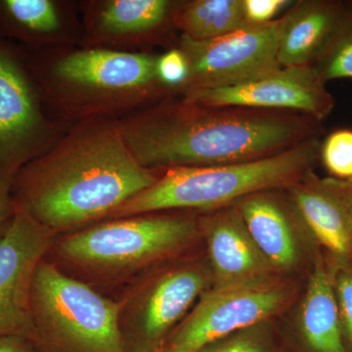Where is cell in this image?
<instances>
[{
    "instance_id": "cell-21",
    "label": "cell",
    "mask_w": 352,
    "mask_h": 352,
    "mask_svg": "<svg viewBox=\"0 0 352 352\" xmlns=\"http://www.w3.org/2000/svg\"><path fill=\"white\" fill-rule=\"evenodd\" d=\"M196 352H277L271 320L241 329L208 342Z\"/></svg>"
},
{
    "instance_id": "cell-12",
    "label": "cell",
    "mask_w": 352,
    "mask_h": 352,
    "mask_svg": "<svg viewBox=\"0 0 352 352\" xmlns=\"http://www.w3.org/2000/svg\"><path fill=\"white\" fill-rule=\"evenodd\" d=\"M12 51L0 41V179L30 163L41 126L31 80Z\"/></svg>"
},
{
    "instance_id": "cell-2",
    "label": "cell",
    "mask_w": 352,
    "mask_h": 352,
    "mask_svg": "<svg viewBox=\"0 0 352 352\" xmlns=\"http://www.w3.org/2000/svg\"><path fill=\"white\" fill-rule=\"evenodd\" d=\"M157 178L122 131L99 129L25 164L14 175L12 195L16 208L57 235L109 217Z\"/></svg>"
},
{
    "instance_id": "cell-25",
    "label": "cell",
    "mask_w": 352,
    "mask_h": 352,
    "mask_svg": "<svg viewBox=\"0 0 352 352\" xmlns=\"http://www.w3.org/2000/svg\"><path fill=\"white\" fill-rule=\"evenodd\" d=\"M289 3L287 0H244L245 18L251 24H266Z\"/></svg>"
},
{
    "instance_id": "cell-28",
    "label": "cell",
    "mask_w": 352,
    "mask_h": 352,
    "mask_svg": "<svg viewBox=\"0 0 352 352\" xmlns=\"http://www.w3.org/2000/svg\"><path fill=\"white\" fill-rule=\"evenodd\" d=\"M151 352H170L168 351V349H166V347H160V349H156V351H153Z\"/></svg>"
},
{
    "instance_id": "cell-16",
    "label": "cell",
    "mask_w": 352,
    "mask_h": 352,
    "mask_svg": "<svg viewBox=\"0 0 352 352\" xmlns=\"http://www.w3.org/2000/svg\"><path fill=\"white\" fill-rule=\"evenodd\" d=\"M157 58L110 50H88L62 60L57 74L76 85L126 89L142 87L157 78Z\"/></svg>"
},
{
    "instance_id": "cell-15",
    "label": "cell",
    "mask_w": 352,
    "mask_h": 352,
    "mask_svg": "<svg viewBox=\"0 0 352 352\" xmlns=\"http://www.w3.org/2000/svg\"><path fill=\"white\" fill-rule=\"evenodd\" d=\"M346 4L302 0L283 16L277 59L283 68L314 65L339 30Z\"/></svg>"
},
{
    "instance_id": "cell-9",
    "label": "cell",
    "mask_w": 352,
    "mask_h": 352,
    "mask_svg": "<svg viewBox=\"0 0 352 352\" xmlns=\"http://www.w3.org/2000/svg\"><path fill=\"white\" fill-rule=\"evenodd\" d=\"M185 103L210 107L287 111L323 122L335 100L314 65L279 68L272 73L228 87L187 89Z\"/></svg>"
},
{
    "instance_id": "cell-13",
    "label": "cell",
    "mask_w": 352,
    "mask_h": 352,
    "mask_svg": "<svg viewBox=\"0 0 352 352\" xmlns=\"http://www.w3.org/2000/svg\"><path fill=\"white\" fill-rule=\"evenodd\" d=\"M281 190L258 192L233 204L252 240L277 274L300 265L305 256L300 239L302 231H308L288 193L283 195Z\"/></svg>"
},
{
    "instance_id": "cell-7",
    "label": "cell",
    "mask_w": 352,
    "mask_h": 352,
    "mask_svg": "<svg viewBox=\"0 0 352 352\" xmlns=\"http://www.w3.org/2000/svg\"><path fill=\"white\" fill-rule=\"evenodd\" d=\"M293 285L275 276L251 283L210 287L164 342L170 352H196L212 340L271 320L293 298Z\"/></svg>"
},
{
    "instance_id": "cell-22",
    "label": "cell",
    "mask_w": 352,
    "mask_h": 352,
    "mask_svg": "<svg viewBox=\"0 0 352 352\" xmlns=\"http://www.w3.org/2000/svg\"><path fill=\"white\" fill-rule=\"evenodd\" d=\"M320 161L332 177L352 182V131L339 129L322 142Z\"/></svg>"
},
{
    "instance_id": "cell-6",
    "label": "cell",
    "mask_w": 352,
    "mask_h": 352,
    "mask_svg": "<svg viewBox=\"0 0 352 352\" xmlns=\"http://www.w3.org/2000/svg\"><path fill=\"white\" fill-rule=\"evenodd\" d=\"M212 286L208 261L200 259H175L132 280L116 300L124 351L151 352L163 347Z\"/></svg>"
},
{
    "instance_id": "cell-17",
    "label": "cell",
    "mask_w": 352,
    "mask_h": 352,
    "mask_svg": "<svg viewBox=\"0 0 352 352\" xmlns=\"http://www.w3.org/2000/svg\"><path fill=\"white\" fill-rule=\"evenodd\" d=\"M298 332L308 352H349L333 289V272L316 256L298 314Z\"/></svg>"
},
{
    "instance_id": "cell-26",
    "label": "cell",
    "mask_w": 352,
    "mask_h": 352,
    "mask_svg": "<svg viewBox=\"0 0 352 352\" xmlns=\"http://www.w3.org/2000/svg\"><path fill=\"white\" fill-rule=\"evenodd\" d=\"M14 176L0 179V236L6 231L15 214L16 207L12 195Z\"/></svg>"
},
{
    "instance_id": "cell-10",
    "label": "cell",
    "mask_w": 352,
    "mask_h": 352,
    "mask_svg": "<svg viewBox=\"0 0 352 352\" xmlns=\"http://www.w3.org/2000/svg\"><path fill=\"white\" fill-rule=\"evenodd\" d=\"M55 236L17 208L0 236V337L20 336L32 342V278L56 239Z\"/></svg>"
},
{
    "instance_id": "cell-19",
    "label": "cell",
    "mask_w": 352,
    "mask_h": 352,
    "mask_svg": "<svg viewBox=\"0 0 352 352\" xmlns=\"http://www.w3.org/2000/svg\"><path fill=\"white\" fill-rule=\"evenodd\" d=\"M170 2L164 0H116L101 14V25L111 32L146 31L161 24Z\"/></svg>"
},
{
    "instance_id": "cell-8",
    "label": "cell",
    "mask_w": 352,
    "mask_h": 352,
    "mask_svg": "<svg viewBox=\"0 0 352 352\" xmlns=\"http://www.w3.org/2000/svg\"><path fill=\"white\" fill-rule=\"evenodd\" d=\"M282 25L283 18L248 24L210 41L183 36L182 51L189 65L187 89L238 85L281 68L277 52Z\"/></svg>"
},
{
    "instance_id": "cell-1",
    "label": "cell",
    "mask_w": 352,
    "mask_h": 352,
    "mask_svg": "<svg viewBox=\"0 0 352 352\" xmlns=\"http://www.w3.org/2000/svg\"><path fill=\"white\" fill-rule=\"evenodd\" d=\"M321 122L287 111L183 103L122 131L145 168L214 166L274 156L320 136Z\"/></svg>"
},
{
    "instance_id": "cell-14",
    "label": "cell",
    "mask_w": 352,
    "mask_h": 352,
    "mask_svg": "<svg viewBox=\"0 0 352 352\" xmlns=\"http://www.w3.org/2000/svg\"><path fill=\"white\" fill-rule=\"evenodd\" d=\"M207 244L212 286L251 283L279 276L254 242L234 205L199 220Z\"/></svg>"
},
{
    "instance_id": "cell-23",
    "label": "cell",
    "mask_w": 352,
    "mask_h": 352,
    "mask_svg": "<svg viewBox=\"0 0 352 352\" xmlns=\"http://www.w3.org/2000/svg\"><path fill=\"white\" fill-rule=\"evenodd\" d=\"M333 289L344 339L352 349V267L338 266L336 268L333 272Z\"/></svg>"
},
{
    "instance_id": "cell-5",
    "label": "cell",
    "mask_w": 352,
    "mask_h": 352,
    "mask_svg": "<svg viewBox=\"0 0 352 352\" xmlns=\"http://www.w3.org/2000/svg\"><path fill=\"white\" fill-rule=\"evenodd\" d=\"M30 309L36 352H126L117 302L45 258L34 271Z\"/></svg>"
},
{
    "instance_id": "cell-24",
    "label": "cell",
    "mask_w": 352,
    "mask_h": 352,
    "mask_svg": "<svg viewBox=\"0 0 352 352\" xmlns=\"http://www.w3.org/2000/svg\"><path fill=\"white\" fill-rule=\"evenodd\" d=\"M157 78L166 85L186 83L189 76V65L182 50H170L157 58Z\"/></svg>"
},
{
    "instance_id": "cell-11",
    "label": "cell",
    "mask_w": 352,
    "mask_h": 352,
    "mask_svg": "<svg viewBox=\"0 0 352 352\" xmlns=\"http://www.w3.org/2000/svg\"><path fill=\"white\" fill-rule=\"evenodd\" d=\"M286 190L311 237L338 266L352 267V182L311 171Z\"/></svg>"
},
{
    "instance_id": "cell-3",
    "label": "cell",
    "mask_w": 352,
    "mask_h": 352,
    "mask_svg": "<svg viewBox=\"0 0 352 352\" xmlns=\"http://www.w3.org/2000/svg\"><path fill=\"white\" fill-rule=\"evenodd\" d=\"M195 217L134 215L102 222L55 239L46 256L90 286L127 285L177 259L200 235Z\"/></svg>"
},
{
    "instance_id": "cell-18",
    "label": "cell",
    "mask_w": 352,
    "mask_h": 352,
    "mask_svg": "<svg viewBox=\"0 0 352 352\" xmlns=\"http://www.w3.org/2000/svg\"><path fill=\"white\" fill-rule=\"evenodd\" d=\"M176 24L183 36L210 41L251 23L245 18L244 0H196L177 13Z\"/></svg>"
},
{
    "instance_id": "cell-27",
    "label": "cell",
    "mask_w": 352,
    "mask_h": 352,
    "mask_svg": "<svg viewBox=\"0 0 352 352\" xmlns=\"http://www.w3.org/2000/svg\"><path fill=\"white\" fill-rule=\"evenodd\" d=\"M0 352H36L34 344L20 336L0 337Z\"/></svg>"
},
{
    "instance_id": "cell-4",
    "label": "cell",
    "mask_w": 352,
    "mask_h": 352,
    "mask_svg": "<svg viewBox=\"0 0 352 352\" xmlns=\"http://www.w3.org/2000/svg\"><path fill=\"white\" fill-rule=\"evenodd\" d=\"M320 136L274 156L247 163L168 168L147 189L109 215L111 219L155 214L176 208L215 210L245 197L288 189L314 171L320 161Z\"/></svg>"
},
{
    "instance_id": "cell-20",
    "label": "cell",
    "mask_w": 352,
    "mask_h": 352,
    "mask_svg": "<svg viewBox=\"0 0 352 352\" xmlns=\"http://www.w3.org/2000/svg\"><path fill=\"white\" fill-rule=\"evenodd\" d=\"M314 66L325 82L352 78V6H346L337 34Z\"/></svg>"
}]
</instances>
